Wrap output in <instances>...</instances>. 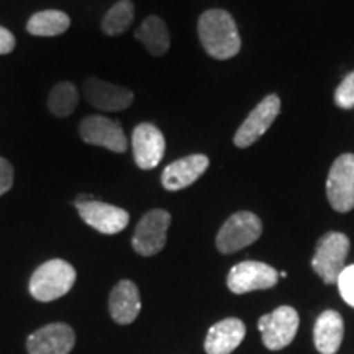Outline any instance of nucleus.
Returning a JSON list of instances; mask_svg holds the SVG:
<instances>
[{
	"label": "nucleus",
	"instance_id": "f257e3e1",
	"mask_svg": "<svg viewBox=\"0 0 354 354\" xmlns=\"http://www.w3.org/2000/svg\"><path fill=\"white\" fill-rule=\"evenodd\" d=\"M198 38L207 55L215 59L225 61L240 53L241 38L236 21L232 13L221 8L202 13L198 19Z\"/></svg>",
	"mask_w": 354,
	"mask_h": 354
},
{
	"label": "nucleus",
	"instance_id": "f03ea898",
	"mask_svg": "<svg viewBox=\"0 0 354 354\" xmlns=\"http://www.w3.org/2000/svg\"><path fill=\"white\" fill-rule=\"evenodd\" d=\"M76 277V269L68 261H46L30 279V294L39 302H51L68 294L73 289Z\"/></svg>",
	"mask_w": 354,
	"mask_h": 354
},
{
	"label": "nucleus",
	"instance_id": "7ed1b4c3",
	"mask_svg": "<svg viewBox=\"0 0 354 354\" xmlns=\"http://www.w3.org/2000/svg\"><path fill=\"white\" fill-rule=\"evenodd\" d=\"M349 253V238L344 233L330 232L318 240L312 268L325 284H336Z\"/></svg>",
	"mask_w": 354,
	"mask_h": 354
},
{
	"label": "nucleus",
	"instance_id": "20e7f679",
	"mask_svg": "<svg viewBox=\"0 0 354 354\" xmlns=\"http://www.w3.org/2000/svg\"><path fill=\"white\" fill-rule=\"evenodd\" d=\"M263 233V223L251 212H238L225 221L216 234V248L220 253L232 254L253 245Z\"/></svg>",
	"mask_w": 354,
	"mask_h": 354
},
{
	"label": "nucleus",
	"instance_id": "39448f33",
	"mask_svg": "<svg viewBox=\"0 0 354 354\" xmlns=\"http://www.w3.org/2000/svg\"><path fill=\"white\" fill-rule=\"evenodd\" d=\"M326 197L339 214L354 209V154H342L333 162L326 179Z\"/></svg>",
	"mask_w": 354,
	"mask_h": 354
},
{
	"label": "nucleus",
	"instance_id": "423d86ee",
	"mask_svg": "<svg viewBox=\"0 0 354 354\" xmlns=\"http://www.w3.org/2000/svg\"><path fill=\"white\" fill-rule=\"evenodd\" d=\"M258 328L263 335L264 346L271 351L289 346L299 330V313L295 308L282 305L269 315L259 318Z\"/></svg>",
	"mask_w": 354,
	"mask_h": 354
},
{
	"label": "nucleus",
	"instance_id": "0eeeda50",
	"mask_svg": "<svg viewBox=\"0 0 354 354\" xmlns=\"http://www.w3.org/2000/svg\"><path fill=\"white\" fill-rule=\"evenodd\" d=\"M171 225V214L156 209L148 212L138 221L133 234V250L141 256H154L162 250L167 240V230Z\"/></svg>",
	"mask_w": 354,
	"mask_h": 354
},
{
	"label": "nucleus",
	"instance_id": "6e6552de",
	"mask_svg": "<svg viewBox=\"0 0 354 354\" xmlns=\"http://www.w3.org/2000/svg\"><path fill=\"white\" fill-rule=\"evenodd\" d=\"M279 274L271 266L259 261H243L233 266L227 277V286L233 294L271 289L277 284Z\"/></svg>",
	"mask_w": 354,
	"mask_h": 354
},
{
	"label": "nucleus",
	"instance_id": "1a4fd4ad",
	"mask_svg": "<svg viewBox=\"0 0 354 354\" xmlns=\"http://www.w3.org/2000/svg\"><path fill=\"white\" fill-rule=\"evenodd\" d=\"M279 112H281V100L276 94H271L264 97L263 100L256 105V109L246 117V120L241 123L238 128L236 135H234V145L238 148H248V146L254 145L269 127L272 125L274 120L277 118Z\"/></svg>",
	"mask_w": 354,
	"mask_h": 354
},
{
	"label": "nucleus",
	"instance_id": "9d476101",
	"mask_svg": "<svg viewBox=\"0 0 354 354\" xmlns=\"http://www.w3.org/2000/svg\"><path fill=\"white\" fill-rule=\"evenodd\" d=\"M79 133L87 145L102 146L113 153H125L128 148V140L120 123L102 115L84 118L79 125Z\"/></svg>",
	"mask_w": 354,
	"mask_h": 354
},
{
	"label": "nucleus",
	"instance_id": "9b49d317",
	"mask_svg": "<svg viewBox=\"0 0 354 354\" xmlns=\"http://www.w3.org/2000/svg\"><path fill=\"white\" fill-rule=\"evenodd\" d=\"M133 158L140 169H153L161 162L166 151V141L161 130L153 123H140L131 136Z\"/></svg>",
	"mask_w": 354,
	"mask_h": 354
},
{
	"label": "nucleus",
	"instance_id": "f8f14e48",
	"mask_svg": "<svg viewBox=\"0 0 354 354\" xmlns=\"http://www.w3.org/2000/svg\"><path fill=\"white\" fill-rule=\"evenodd\" d=\"M76 344V333L68 323H50L26 339L28 354H69Z\"/></svg>",
	"mask_w": 354,
	"mask_h": 354
},
{
	"label": "nucleus",
	"instance_id": "ddd939ff",
	"mask_svg": "<svg viewBox=\"0 0 354 354\" xmlns=\"http://www.w3.org/2000/svg\"><path fill=\"white\" fill-rule=\"evenodd\" d=\"M79 215L88 227L104 234H117L127 228L130 215L127 210L110 203L88 201L76 203Z\"/></svg>",
	"mask_w": 354,
	"mask_h": 354
},
{
	"label": "nucleus",
	"instance_id": "4468645a",
	"mask_svg": "<svg viewBox=\"0 0 354 354\" xmlns=\"http://www.w3.org/2000/svg\"><path fill=\"white\" fill-rule=\"evenodd\" d=\"M84 95L92 107L105 112L125 110L133 104V92L130 88L115 86V84L100 81L97 77H88L84 82Z\"/></svg>",
	"mask_w": 354,
	"mask_h": 354
},
{
	"label": "nucleus",
	"instance_id": "2eb2a0df",
	"mask_svg": "<svg viewBox=\"0 0 354 354\" xmlns=\"http://www.w3.org/2000/svg\"><path fill=\"white\" fill-rule=\"evenodd\" d=\"M209 165L210 159L205 154H190V156L177 159L162 171V187L169 192L189 187L207 171Z\"/></svg>",
	"mask_w": 354,
	"mask_h": 354
},
{
	"label": "nucleus",
	"instance_id": "dca6fc26",
	"mask_svg": "<svg viewBox=\"0 0 354 354\" xmlns=\"http://www.w3.org/2000/svg\"><path fill=\"white\" fill-rule=\"evenodd\" d=\"M246 335V326L240 318H225L209 330L205 338L207 354H230L240 346Z\"/></svg>",
	"mask_w": 354,
	"mask_h": 354
},
{
	"label": "nucleus",
	"instance_id": "f3484780",
	"mask_svg": "<svg viewBox=\"0 0 354 354\" xmlns=\"http://www.w3.org/2000/svg\"><path fill=\"white\" fill-rule=\"evenodd\" d=\"M109 310L118 325H130L136 320L141 310V299L135 282L120 281L113 287L109 299Z\"/></svg>",
	"mask_w": 354,
	"mask_h": 354
},
{
	"label": "nucleus",
	"instance_id": "a211bd4d",
	"mask_svg": "<svg viewBox=\"0 0 354 354\" xmlns=\"http://www.w3.org/2000/svg\"><path fill=\"white\" fill-rule=\"evenodd\" d=\"M344 333L343 318L335 310H326L317 318L315 328H313V338L318 353L335 354L342 346Z\"/></svg>",
	"mask_w": 354,
	"mask_h": 354
},
{
	"label": "nucleus",
	"instance_id": "6ab92c4d",
	"mask_svg": "<svg viewBox=\"0 0 354 354\" xmlns=\"http://www.w3.org/2000/svg\"><path fill=\"white\" fill-rule=\"evenodd\" d=\"M135 38L151 53L153 56H162L169 50L171 38L167 26L159 17H148L135 32Z\"/></svg>",
	"mask_w": 354,
	"mask_h": 354
},
{
	"label": "nucleus",
	"instance_id": "aec40b11",
	"mask_svg": "<svg viewBox=\"0 0 354 354\" xmlns=\"http://www.w3.org/2000/svg\"><path fill=\"white\" fill-rule=\"evenodd\" d=\"M71 19L61 10H43L35 13L26 24V30L33 37H57L69 28Z\"/></svg>",
	"mask_w": 354,
	"mask_h": 354
},
{
	"label": "nucleus",
	"instance_id": "412c9836",
	"mask_svg": "<svg viewBox=\"0 0 354 354\" xmlns=\"http://www.w3.org/2000/svg\"><path fill=\"white\" fill-rule=\"evenodd\" d=\"M79 104L77 88L71 82H59L51 88L48 97V109L55 117L66 118L74 113Z\"/></svg>",
	"mask_w": 354,
	"mask_h": 354
},
{
	"label": "nucleus",
	"instance_id": "4be33fe9",
	"mask_svg": "<svg viewBox=\"0 0 354 354\" xmlns=\"http://www.w3.org/2000/svg\"><path fill=\"white\" fill-rule=\"evenodd\" d=\"M133 19H135V6L131 0H120L105 13L102 20V30L109 37L122 35L130 28Z\"/></svg>",
	"mask_w": 354,
	"mask_h": 354
},
{
	"label": "nucleus",
	"instance_id": "5701e85b",
	"mask_svg": "<svg viewBox=\"0 0 354 354\" xmlns=\"http://www.w3.org/2000/svg\"><path fill=\"white\" fill-rule=\"evenodd\" d=\"M335 104L339 109H354V71L343 79L335 92Z\"/></svg>",
	"mask_w": 354,
	"mask_h": 354
},
{
	"label": "nucleus",
	"instance_id": "b1692460",
	"mask_svg": "<svg viewBox=\"0 0 354 354\" xmlns=\"http://www.w3.org/2000/svg\"><path fill=\"white\" fill-rule=\"evenodd\" d=\"M336 284H338V290L344 302L354 307V264L343 269Z\"/></svg>",
	"mask_w": 354,
	"mask_h": 354
},
{
	"label": "nucleus",
	"instance_id": "393cba45",
	"mask_svg": "<svg viewBox=\"0 0 354 354\" xmlns=\"http://www.w3.org/2000/svg\"><path fill=\"white\" fill-rule=\"evenodd\" d=\"M13 185V166L7 159L0 158V197L7 194Z\"/></svg>",
	"mask_w": 354,
	"mask_h": 354
},
{
	"label": "nucleus",
	"instance_id": "a878e982",
	"mask_svg": "<svg viewBox=\"0 0 354 354\" xmlns=\"http://www.w3.org/2000/svg\"><path fill=\"white\" fill-rule=\"evenodd\" d=\"M15 50V37L7 28L0 26V55H8Z\"/></svg>",
	"mask_w": 354,
	"mask_h": 354
},
{
	"label": "nucleus",
	"instance_id": "bb28decb",
	"mask_svg": "<svg viewBox=\"0 0 354 354\" xmlns=\"http://www.w3.org/2000/svg\"><path fill=\"white\" fill-rule=\"evenodd\" d=\"M279 276H281V277H287V272H284V271L279 272Z\"/></svg>",
	"mask_w": 354,
	"mask_h": 354
}]
</instances>
